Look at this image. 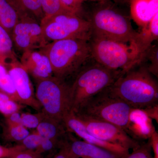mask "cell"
<instances>
[{"instance_id":"obj_1","label":"cell","mask_w":158,"mask_h":158,"mask_svg":"<svg viewBox=\"0 0 158 158\" xmlns=\"http://www.w3.org/2000/svg\"><path fill=\"white\" fill-rule=\"evenodd\" d=\"M89 44L91 57L95 62L124 73L143 63L147 51L135 42L124 43L92 35Z\"/></svg>"},{"instance_id":"obj_2","label":"cell","mask_w":158,"mask_h":158,"mask_svg":"<svg viewBox=\"0 0 158 158\" xmlns=\"http://www.w3.org/2000/svg\"><path fill=\"white\" fill-rule=\"evenodd\" d=\"M40 49L48 57L54 76L65 82L76 76L91 57L89 40L86 38L52 41Z\"/></svg>"},{"instance_id":"obj_3","label":"cell","mask_w":158,"mask_h":158,"mask_svg":"<svg viewBox=\"0 0 158 158\" xmlns=\"http://www.w3.org/2000/svg\"><path fill=\"white\" fill-rule=\"evenodd\" d=\"M109 88L113 94L132 108L144 109L158 104V83L146 66L129 71Z\"/></svg>"},{"instance_id":"obj_4","label":"cell","mask_w":158,"mask_h":158,"mask_svg":"<svg viewBox=\"0 0 158 158\" xmlns=\"http://www.w3.org/2000/svg\"><path fill=\"white\" fill-rule=\"evenodd\" d=\"M124 73L111 70L96 62L88 66L85 65L70 85L71 111L78 112L91 98L110 87Z\"/></svg>"},{"instance_id":"obj_5","label":"cell","mask_w":158,"mask_h":158,"mask_svg":"<svg viewBox=\"0 0 158 158\" xmlns=\"http://www.w3.org/2000/svg\"><path fill=\"white\" fill-rule=\"evenodd\" d=\"M132 108L113 94L109 87L91 98L78 112L74 113L108 122L125 131Z\"/></svg>"},{"instance_id":"obj_6","label":"cell","mask_w":158,"mask_h":158,"mask_svg":"<svg viewBox=\"0 0 158 158\" xmlns=\"http://www.w3.org/2000/svg\"><path fill=\"white\" fill-rule=\"evenodd\" d=\"M35 95L46 116L59 121L71 111L70 85L53 76L35 81Z\"/></svg>"},{"instance_id":"obj_7","label":"cell","mask_w":158,"mask_h":158,"mask_svg":"<svg viewBox=\"0 0 158 158\" xmlns=\"http://www.w3.org/2000/svg\"><path fill=\"white\" fill-rule=\"evenodd\" d=\"M88 20L91 24L92 35L137 43L138 32L133 29L128 18L116 9L102 7L95 10Z\"/></svg>"},{"instance_id":"obj_8","label":"cell","mask_w":158,"mask_h":158,"mask_svg":"<svg viewBox=\"0 0 158 158\" xmlns=\"http://www.w3.org/2000/svg\"><path fill=\"white\" fill-rule=\"evenodd\" d=\"M44 34L48 43L70 38L90 40V22L75 13L64 11L40 22Z\"/></svg>"},{"instance_id":"obj_9","label":"cell","mask_w":158,"mask_h":158,"mask_svg":"<svg viewBox=\"0 0 158 158\" xmlns=\"http://www.w3.org/2000/svg\"><path fill=\"white\" fill-rule=\"evenodd\" d=\"M75 114L87 131L99 139L132 150L141 145L139 141L130 137L124 130L113 123L78 113Z\"/></svg>"},{"instance_id":"obj_10","label":"cell","mask_w":158,"mask_h":158,"mask_svg":"<svg viewBox=\"0 0 158 158\" xmlns=\"http://www.w3.org/2000/svg\"><path fill=\"white\" fill-rule=\"evenodd\" d=\"M11 36L14 46L22 53L30 50L40 49L48 43L40 23L28 16L19 18Z\"/></svg>"},{"instance_id":"obj_11","label":"cell","mask_w":158,"mask_h":158,"mask_svg":"<svg viewBox=\"0 0 158 158\" xmlns=\"http://www.w3.org/2000/svg\"><path fill=\"white\" fill-rule=\"evenodd\" d=\"M6 63L19 102L39 112L41 106L36 98L30 75L17 58Z\"/></svg>"},{"instance_id":"obj_12","label":"cell","mask_w":158,"mask_h":158,"mask_svg":"<svg viewBox=\"0 0 158 158\" xmlns=\"http://www.w3.org/2000/svg\"><path fill=\"white\" fill-rule=\"evenodd\" d=\"M67 131L73 133L83 141L126 156L130 153V150L119 145L102 141L92 135L87 131L85 126L73 111L65 115L62 120Z\"/></svg>"},{"instance_id":"obj_13","label":"cell","mask_w":158,"mask_h":158,"mask_svg":"<svg viewBox=\"0 0 158 158\" xmlns=\"http://www.w3.org/2000/svg\"><path fill=\"white\" fill-rule=\"evenodd\" d=\"M19 61L35 81L54 76L48 57L40 49L23 52Z\"/></svg>"},{"instance_id":"obj_14","label":"cell","mask_w":158,"mask_h":158,"mask_svg":"<svg viewBox=\"0 0 158 158\" xmlns=\"http://www.w3.org/2000/svg\"><path fill=\"white\" fill-rule=\"evenodd\" d=\"M156 131L152 120L144 109L132 108L125 132L136 141L148 140Z\"/></svg>"},{"instance_id":"obj_15","label":"cell","mask_w":158,"mask_h":158,"mask_svg":"<svg viewBox=\"0 0 158 158\" xmlns=\"http://www.w3.org/2000/svg\"><path fill=\"white\" fill-rule=\"evenodd\" d=\"M65 141L71 151L78 158H123L125 157L77 139L69 134V132Z\"/></svg>"},{"instance_id":"obj_16","label":"cell","mask_w":158,"mask_h":158,"mask_svg":"<svg viewBox=\"0 0 158 158\" xmlns=\"http://www.w3.org/2000/svg\"><path fill=\"white\" fill-rule=\"evenodd\" d=\"M132 19L141 28L158 14V0H130Z\"/></svg>"},{"instance_id":"obj_17","label":"cell","mask_w":158,"mask_h":158,"mask_svg":"<svg viewBox=\"0 0 158 158\" xmlns=\"http://www.w3.org/2000/svg\"><path fill=\"white\" fill-rule=\"evenodd\" d=\"M35 131L43 138L62 141L68 134L63 122L51 118L45 115Z\"/></svg>"},{"instance_id":"obj_18","label":"cell","mask_w":158,"mask_h":158,"mask_svg":"<svg viewBox=\"0 0 158 158\" xmlns=\"http://www.w3.org/2000/svg\"><path fill=\"white\" fill-rule=\"evenodd\" d=\"M19 17L33 18L40 23L44 18L41 0H7Z\"/></svg>"},{"instance_id":"obj_19","label":"cell","mask_w":158,"mask_h":158,"mask_svg":"<svg viewBox=\"0 0 158 158\" xmlns=\"http://www.w3.org/2000/svg\"><path fill=\"white\" fill-rule=\"evenodd\" d=\"M158 38V14L156 15L146 27L138 32L137 43L146 51Z\"/></svg>"},{"instance_id":"obj_20","label":"cell","mask_w":158,"mask_h":158,"mask_svg":"<svg viewBox=\"0 0 158 158\" xmlns=\"http://www.w3.org/2000/svg\"><path fill=\"white\" fill-rule=\"evenodd\" d=\"M19 19L17 12L7 0H0V25L10 35Z\"/></svg>"},{"instance_id":"obj_21","label":"cell","mask_w":158,"mask_h":158,"mask_svg":"<svg viewBox=\"0 0 158 158\" xmlns=\"http://www.w3.org/2000/svg\"><path fill=\"white\" fill-rule=\"evenodd\" d=\"M30 131L22 125L8 124L3 126L2 135L4 140L9 142H19L30 134Z\"/></svg>"},{"instance_id":"obj_22","label":"cell","mask_w":158,"mask_h":158,"mask_svg":"<svg viewBox=\"0 0 158 158\" xmlns=\"http://www.w3.org/2000/svg\"><path fill=\"white\" fill-rule=\"evenodd\" d=\"M16 57L11 35L0 25V59L7 62Z\"/></svg>"},{"instance_id":"obj_23","label":"cell","mask_w":158,"mask_h":158,"mask_svg":"<svg viewBox=\"0 0 158 158\" xmlns=\"http://www.w3.org/2000/svg\"><path fill=\"white\" fill-rule=\"evenodd\" d=\"M0 90L7 94L15 101L19 102L13 82L9 74L7 63L1 59H0Z\"/></svg>"},{"instance_id":"obj_24","label":"cell","mask_w":158,"mask_h":158,"mask_svg":"<svg viewBox=\"0 0 158 158\" xmlns=\"http://www.w3.org/2000/svg\"><path fill=\"white\" fill-rule=\"evenodd\" d=\"M25 106L15 101L11 96L0 90V113L4 117L11 113L20 112Z\"/></svg>"},{"instance_id":"obj_25","label":"cell","mask_w":158,"mask_h":158,"mask_svg":"<svg viewBox=\"0 0 158 158\" xmlns=\"http://www.w3.org/2000/svg\"><path fill=\"white\" fill-rule=\"evenodd\" d=\"M41 2L44 13L42 20L47 19L61 12L68 11L62 6L60 0H41Z\"/></svg>"},{"instance_id":"obj_26","label":"cell","mask_w":158,"mask_h":158,"mask_svg":"<svg viewBox=\"0 0 158 158\" xmlns=\"http://www.w3.org/2000/svg\"><path fill=\"white\" fill-rule=\"evenodd\" d=\"M45 116L42 111L37 113H22L21 124L28 129H36Z\"/></svg>"},{"instance_id":"obj_27","label":"cell","mask_w":158,"mask_h":158,"mask_svg":"<svg viewBox=\"0 0 158 158\" xmlns=\"http://www.w3.org/2000/svg\"><path fill=\"white\" fill-rule=\"evenodd\" d=\"M42 139L43 138L34 131L33 132L30 133L28 135L18 144L22 145L25 149L35 153L39 148Z\"/></svg>"},{"instance_id":"obj_28","label":"cell","mask_w":158,"mask_h":158,"mask_svg":"<svg viewBox=\"0 0 158 158\" xmlns=\"http://www.w3.org/2000/svg\"><path fill=\"white\" fill-rule=\"evenodd\" d=\"M149 59L151 63L147 67L151 73L158 77V49L156 45L151 46L146 51L145 56Z\"/></svg>"},{"instance_id":"obj_29","label":"cell","mask_w":158,"mask_h":158,"mask_svg":"<svg viewBox=\"0 0 158 158\" xmlns=\"http://www.w3.org/2000/svg\"><path fill=\"white\" fill-rule=\"evenodd\" d=\"M152 152L151 145L148 139L147 142L141 144L139 147L123 158H153Z\"/></svg>"},{"instance_id":"obj_30","label":"cell","mask_w":158,"mask_h":158,"mask_svg":"<svg viewBox=\"0 0 158 158\" xmlns=\"http://www.w3.org/2000/svg\"><path fill=\"white\" fill-rule=\"evenodd\" d=\"M66 11L79 15L85 0H60Z\"/></svg>"},{"instance_id":"obj_31","label":"cell","mask_w":158,"mask_h":158,"mask_svg":"<svg viewBox=\"0 0 158 158\" xmlns=\"http://www.w3.org/2000/svg\"><path fill=\"white\" fill-rule=\"evenodd\" d=\"M25 149L20 144L13 147H6L0 145V158H8L20 151Z\"/></svg>"},{"instance_id":"obj_32","label":"cell","mask_w":158,"mask_h":158,"mask_svg":"<svg viewBox=\"0 0 158 158\" xmlns=\"http://www.w3.org/2000/svg\"><path fill=\"white\" fill-rule=\"evenodd\" d=\"M53 158H78L71 151L65 139L59 148L58 152L55 155Z\"/></svg>"},{"instance_id":"obj_33","label":"cell","mask_w":158,"mask_h":158,"mask_svg":"<svg viewBox=\"0 0 158 158\" xmlns=\"http://www.w3.org/2000/svg\"><path fill=\"white\" fill-rule=\"evenodd\" d=\"M21 113L20 112L11 113L5 117V123L10 124L22 125Z\"/></svg>"},{"instance_id":"obj_34","label":"cell","mask_w":158,"mask_h":158,"mask_svg":"<svg viewBox=\"0 0 158 158\" xmlns=\"http://www.w3.org/2000/svg\"><path fill=\"white\" fill-rule=\"evenodd\" d=\"M8 158H40V156L31 151H20Z\"/></svg>"},{"instance_id":"obj_35","label":"cell","mask_w":158,"mask_h":158,"mask_svg":"<svg viewBox=\"0 0 158 158\" xmlns=\"http://www.w3.org/2000/svg\"><path fill=\"white\" fill-rule=\"evenodd\" d=\"M152 149L153 153V158H158V134L156 131L149 138Z\"/></svg>"},{"instance_id":"obj_36","label":"cell","mask_w":158,"mask_h":158,"mask_svg":"<svg viewBox=\"0 0 158 158\" xmlns=\"http://www.w3.org/2000/svg\"><path fill=\"white\" fill-rule=\"evenodd\" d=\"M145 112L147 113L148 116L152 120L154 119L157 123H158V105L151 106L144 108Z\"/></svg>"},{"instance_id":"obj_37","label":"cell","mask_w":158,"mask_h":158,"mask_svg":"<svg viewBox=\"0 0 158 158\" xmlns=\"http://www.w3.org/2000/svg\"><path fill=\"white\" fill-rule=\"evenodd\" d=\"M90 1H93V2H100L105 3L107 2L108 0H89Z\"/></svg>"}]
</instances>
